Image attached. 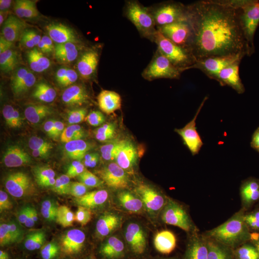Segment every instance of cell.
I'll use <instances>...</instances> for the list:
<instances>
[{"label":"cell","instance_id":"d6986e66","mask_svg":"<svg viewBox=\"0 0 259 259\" xmlns=\"http://www.w3.org/2000/svg\"><path fill=\"white\" fill-rule=\"evenodd\" d=\"M27 85L13 80L5 71L0 74V108L23 98Z\"/></svg>","mask_w":259,"mask_h":259},{"label":"cell","instance_id":"30bf717a","mask_svg":"<svg viewBox=\"0 0 259 259\" xmlns=\"http://www.w3.org/2000/svg\"><path fill=\"white\" fill-rule=\"evenodd\" d=\"M65 194L84 204H106L113 192L111 180L96 167L79 164L71 171L65 186Z\"/></svg>","mask_w":259,"mask_h":259},{"label":"cell","instance_id":"484cf974","mask_svg":"<svg viewBox=\"0 0 259 259\" xmlns=\"http://www.w3.org/2000/svg\"><path fill=\"white\" fill-rule=\"evenodd\" d=\"M110 241H95L88 250V259H109Z\"/></svg>","mask_w":259,"mask_h":259},{"label":"cell","instance_id":"cb8c5ba5","mask_svg":"<svg viewBox=\"0 0 259 259\" xmlns=\"http://www.w3.org/2000/svg\"><path fill=\"white\" fill-rule=\"evenodd\" d=\"M194 259H233V254L229 246L218 245L206 249Z\"/></svg>","mask_w":259,"mask_h":259},{"label":"cell","instance_id":"7402d4cb","mask_svg":"<svg viewBox=\"0 0 259 259\" xmlns=\"http://www.w3.org/2000/svg\"><path fill=\"white\" fill-rule=\"evenodd\" d=\"M136 136L124 135L115 139L111 147V158L113 164L120 169L133 148Z\"/></svg>","mask_w":259,"mask_h":259},{"label":"cell","instance_id":"277c9868","mask_svg":"<svg viewBox=\"0 0 259 259\" xmlns=\"http://www.w3.org/2000/svg\"><path fill=\"white\" fill-rule=\"evenodd\" d=\"M126 204L139 211H163L176 206L181 194L170 174L150 169L133 177L123 191Z\"/></svg>","mask_w":259,"mask_h":259},{"label":"cell","instance_id":"d4e9b609","mask_svg":"<svg viewBox=\"0 0 259 259\" xmlns=\"http://www.w3.org/2000/svg\"><path fill=\"white\" fill-rule=\"evenodd\" d=\"M247 28L252 37L259 41V0L251 1L247 14Z\"/></svg>","mask_w":259,"mask_h":259},{"label":"cell","instance_id":"9a60e30c","mask_svg":"<svg viewBox=\"0 0 259 259\" xmlns=\"http://www.w3.org/2000/svg\"><path fill=\"white\" fill-rule=\"evenodd\" d=\"M156 155V147L150 140L136 137L133 148L119 170L127 174L139 172L150 165L155 160Z\"/></svg>","mask_w":259,"mask_h":259},{"label":"cell","instance_id":"3957f363","mask_svg":"<svg viewBox=\"0 0 259 259\" xmlns=\"http://www.w3.org/2000/svg\"><path fill=\"white\" fill-rule=\"evenodd\" d=\"M92 59L97 72L112 88L137 84L154 88L160 83L152 65L144 58L126 48L100 47L93 52Z\"/></svg>","mask_w":259,"mask_h":259},{"label":"cell","instance_id":"2e32d148","mask_svg":"<svg viewBox=\"0 0 259 259\" xmlns=\"http://www.w3.org/2000/svg\"><path fill=\"white\" fill-rule=\"evenodd\" d=\"M58 4L59 0H35L31 3L28 21L33 32L38 37L48 36V26Z\"/></svg>","mask_w":259,"mask_h":259},{"label":"cell","instance_id":"603a6c76","mask_svg":"<svg viewBox=\"0 0 259 259\" xmlns=\"http://www.w3.org/2000/svg\"><path fill=\"white\" fill-rule=\"evenodd\" d=\"M24 2L21 0H1L0 19L2 23H14L23 9Z\"/></svg>","mask_w":259,"mask_h":259},{"label":"cell","instance_id":"5b68a950","mask_svg":"<svg viewBox=\"0 0 259 259\" xmlns=\"http://www.w3.org/2000/svg\"><path fill=\"white\" fill-rule=\"evenodd\" d=\"M51 55V47L41 37L21 30L5 49L3 71L18 83L27 85L39 79Z\"/></svg>","mask_w":259,"mask_h":259},{"label":"cell","instance_id":"44dd1931","mask_svg":"<svg viewBox=\"0 0 259 259\" xmlns=\"http://www.w3.org/2000/svg\"><path fill=\"white\" fill-rule=\"evenodd\" d=\"M83 79L93 93V98L96 103V108L99 109L105 104L108 105L110 92L107 90V83L103 79L102 76L97 71L90 70L83 74Z\"/></svg>","mask_w":259,"mask_h":259},{"label":"cell","instance_id":"5bb4252c","mask_svg":"<svg viewBox=\"0 0 259 259\" xmlns=\"http://www.w3.org/2000/svg\"><path fill=\"white\" fill-rule=\"evenodd\" d=\"M170 240L185 252L203 250L210 242V234L199 222H185L172 233Z\"/></svg>","mask_w":259,"mask_h":259},{"label":"cell","instance_id":"52a82bcc","mask_svg":"<svg viewBox=\"0 0 259 259\" xmlns=\"http://www.w3.org/2000/svg\"><path fill=\"white\" fill-rule=\"evenodd\" d=\"M157 109V95L142 84L112 88L108 110L112 119L124 127H139L153 119Z\"/></svg>","mask_w":259,"mask_h":259},{"label":"cell","instance_id":"4fadbf2b","mask_svg":"<svg viewBox=\"0 0 259 259\" xmlns=\"http://www.w3.org/2000/svg\"><path fill=\"white\" fill-rule=\"evenodd\" d=\"M174 219L159 216L139 223L136 231V243L141 250L154 249L165 244L171 238Z\"/></svg>","mask_w":259,"mask_h":259},{"label":"cell","instance_id":"7a4b0ae2","mask_svg":"<svg viewBox=\"0 0 259 259\" xmlns=\"http://www.w3.org/2000/svg\"><path fill=\"white\" fill-rule=\"evenodd\" d=\"M67 147L49 134L33 139L22 156V175L28 189L38 192L53 185L71 166Z\"/></svg>","mask_w":259,"mask_h":259},{"label":"cell","instance_id":"ba28073f","mask_svg":"<svg viewBox=\"0 0 259 259\" xmlns=\"http://www.w3.org/2000/svg\"><path fill=\"white\" fill-rule=\"evenodd\" d=\"M53 113L61 138L72 145L93 141L102 129L99 118L72 95L56 102Z\"/></svg>","mask_w":259,"mask_h":259},{"label":"cell","instance_id":"6da1fadb","mask_svg":"<svg viewBox=\"0 0 259 259\" xmlns=\"http://www.w3.org/2000/svg\"><path fill=\"white\" fill-rule=\"evenodd\" d=\"M199 103L192 95H179L161 109L154 125V139L160 153L171 160L186 157L194 141Z\"/></svg>","mask_w":259,"mask_h":259},{"label":"cell","instance_id":"f1b7e54d","mask_svg":"<svg viewBox=\"0 0 259 259\" xmlns=\"http://www.w3.org/2000/svg\"><path fill=\"white\" fill-rule=\"evenodd\" d=\"M129 259H167L159 250L156 249H147L139 250Z\"/></svg>","mask_w":259,"mask_h":259},{"label":"cell","instance_id":"83f0119b","mask_svg":"<svg viewBox=\"0 0 259 259\" xmlns=\"http://www.w3.org/2000/svg\"><path fill=\"white\" fill-rule=\"evenodd\" d=\"M109 259H129L128 248L120 242L110 241Z\"/></svg>","mask_w":259,"mask_h":259},{"label":"cell","instance_id":"7c38bea8","mask_svg":"<svg viewBox=\"0 0 259 259\" xmlns=\"http://www.w3.org/2000/svg\"><path fill=\"white\" fill-rule=\"evenodd\" d=\"M83 77L82 71L71 61L65 58H52L38 80L44 92L65 98L75 93Z\"/></svg>","mask_w":259,"mask_h":259},{"label":"cell","instance_id":"8fae6325","mask_svg":"<svg viewBox=\"0 0 259 259\" xmlns=\"http://www.w3.org/2000/svg\"><path fill=\"white\" fill-rule=\"evenodd\" d=\"M38 126L35 104L24 98L0 108V137L9 146L24 143Z\"/></svg>","mask_w":259,"mask_h":259},{"label":"cell","instance_id":"ac0fdd59","mask_svg":"<svg viewBox=\"0 0 259 259\" xmlns=\"http://www.w3.org/2000/svg\"><path fill=\"white\" fill-rule=\"evenodd\" d=\"M29 218L30 217L24 211L20 209H12L5 219V229L12 248L22 255Z\"/></svg>","mask_w":259,"mask_h":259},{"label":"cell","instance_id":"4316f807","mask_svg":"<svg viewBox=\"0 0 259 259\" xmlns=\"http://www.w3.org/2000/svg\"><path fill=\"white\" fill-rule=\"evenodd\" d=\"M75 94H76V98L83 105H84L87 108L97 109L96 103L93 98V93L91 92L89 85L83 81V79L77 87V89L75 91Z\"/></svg>","mask_w":259,"mask_h":259},{"label":"cell","instance_id":"f546056e","mask_svg":"<svg viewBox=\"0 0 259 259\" xmlns=\"http://www.w3.org/2000/svg\"><path fill=\"white\" fill-rule=\"evenodd\" d=\"M12 24H14V23H2L1 22V27H0V49H1V51L5 50L6 47H8V45L10 44L9 39L12 35V30H9V28L12 26Z\"/></svg>","mask_w":259,"mask_h":259},{"label":"cell","instance_id":"8992f818","mask_svg":"<svg viewBox=\"0 0 259 259\" xmlns=\"http://www.w3.org/2000/svg\"><path fill=\"white\" fill-rule=\"evenodd\" d=\"M194 198L199 217L214 229L226 227L243 215V195L230 183L204 181L198 187Z\"/></svg>","mask_w":259,"mask_h":259},{"label":"cell","instance_id":"e0dca14e","mask_svg":"<svg viewBox=\"0 0 259 259\" xmlns=\"http://www.w3.org/2000/svg\"><path fill=\"white\" fill-rule=\"evenodd\" d=\"M78 27L71 3L59 0L58 7L48 26L47 37H68L75 34Z\"/></svg>","mask_w":259,"mask_h":259},{"label":"cell","instance_id":"ffe728a7","mask_svg":"<svg viewBox=\"0 0 259 259\" xmlns=\"http://www.w3.org/2000/svg\"><path fill=\"white\" fill-rule=\"evenodd\" d=\"M45 238L39 231V227L36 220L29 218L24 241L23 255L39 254L45 250Z\"/></svg>","mask_w":259,"mask_h":259},{"label":"cell","instance_id":"9c48e42d","mask_svg":"<svg viewBox=\"0 0 259 259\" xmlns=\"http://www.w3.org/2000/svg\"><path fill=\"white\" fill-rule=\"evenodd\" d=\"M104 227V219L97 213L72 208L55 213L49 220L48 228L56 242L66 248L78 246L93 232Z\"/></svg>","mask_w":259,"mask_h":259}]
</instances>
